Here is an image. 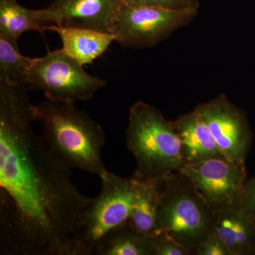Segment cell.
<instances>
[{
    "instance_id": "1",
    "label": "cell",
    "mask_w": 255,
    "mask_h": 255,
    "mask_svg": "<svg viewBox=\"0 0 255 255\" xmlns=\"http://www.w3.org/2000/svg\"><path fill=\"white\" fill-rule=\"evenodd\" d=\"M27 90L0 80V255H71L89 198L33 130Z\"/></svg>"
},
{
    "instance_id": "2",
    "label": "cell",
    "mask_w": 255,
    "mask_h": 255,
    "mask_svg": "<svg viewBox=\"0 0 255 255\" xmlns=\"http://www.w3.org/2000/svg\"><path fill=\"white\" fill-rule=\"evenodd\" d=\"M32 116L46 145L69 167L99 177L108 172L102 159L105 132L75 102L47 100L33 105Z\"/></svg>"
},
{
    "instance_id": "3",
    "label": "cell",
    "mask_w": 255,
    "mask_h": 255,
    "mask_svg": "<svg viewBox=\"0 0 255 255\" xmlns=\"http://www.w3.org/2000/svg\"><path fill=\"white\" fill-rule=\"evenodd\" d=\"M128 149L135 157L134 177L164 178L185 164L182 145L172 122L142 101L130 109L127 130Z\"/></svg>"
},
{
    "instance_id": "4",
    "label": "cell",
    "mask_w": 255,
    "mask_h": 255,
    "mask_svg": "<svg viewBox=\"0 0 255 255\" xmlns=\"http://www.w3.org/2000/svg\"><path fill=\"white\" fill-rule=\"evenodd\" d=\"M100 194L88 201L75 220L71 255H95L109 235L128 223L136 180L107 172L100 177Z\"/></svg>"
},
{
    "instance_id": "5",
    "label": "cell",
    "mask_w": 255,
    "mask_h": 255,
    "mask_svg": "<svg viewBox=\"0 0 255 255\" xmlns=\"http://www.w3.org/2000/svg\"><path fill=\"white\" fill-rule=\"evenodd\" d=\"M157 220L167 237L189 248L193 254L214 232V213L179 171L164 177Z\"/></svg>"
},
{
    "instance_id": "6",
    "label": "cell",
    "mask_w": 255,
    "mask_h": 255,
    "mask_svg": "<svg viewBox=\"0 0 255 255\" xmlns=\"http://www.w3.org/2000/svg\"><path fill=\"white\" fill-rule=\"evenodd\" d=\"M106 84L62 49L33 58L26 79L28 90L43 92L47 100L75 102L90 100Z\"/></svg>"
},
{
    "instance_id": "7",
    "label": "cell",
    "mask_w": 255,
    "mask_h": 255,
    "mask_svg": "<svg viewBox=\"0 0 255 255\" xmlns=\"http://www.w3.org/2000/svg\"><path fill=\"white\" fill-rule=\"evenodd\" d=\"M198 10L132 6L124 2L116 18L112 34L115 41L123 47H152L190 23Z\"/></svg>"
},
{
    "instance_id": "8",
    "label": "cell",
    "mask_w": 255,
    "mask_h": 255,
    "mask_svg": "<svg viewBox=\"0 0 255 255\" xmlns=\"http://www.w3.org/2000/svg\"><path fill=\"white\" fill-rule=\"evenodd\" d=\"M179 172L189 179L214 214L241 209L246 184L244 164L215 157L187 162Z\"/></svg>"
},
{
    "instance_id": "9",
    "label": "cell",
    "mask_w": 255,
    "mask_h": 255,
    "mask_svg": "<svg viewBox=\"0 0 255 255\" xmlns=\"http://www.w3.org/2000/svg\"><path fill=\"white\" fill-rule=\"evenodd\" d=\"M221 153L226 158L244 164L249 146L246 119L225 95L197 106Z\"/></svg>"
},
{
    "instance_id": "10",
    "label": "cell",
    "mask_w": 255,
    "mask_h": 255,
    "mask_svg": "<svg viewBox=\"0 0 255 255\" xmlns=\"http://www.w3.org/2000/svg\"><path fill=\"white\" fill-rule=\"evenodd\" d=\"M123 4V0H53L43 9L48 27L72 26L112 34Z\"/></svg>"
},
{
    "instance_id": "11",
    "label": "cell",
    "mask_w": 255,
    "mask_h": 255,
    "mask_svg": "<svg viewBox=\"0 0 255 255\" xmlns=\"http://www.w3.org/2000/svg\"><path fill=\"white\" fill-rule=\"evenodd\" d=\"M135 179V197L128 225L142 234L161 239L166 235L159 226L157 213L164 177Z\"/></svg>"
},
{
    "instance_id": "12",
    "label": "cell",
    "mask_w": 255,
    "mask_h": 255,
    "mask_svg": "<svg viewBox=\"0 0 255 255\" xmlns=\"http://www.w3.org/2000/svg\"><path fill=\"white\" fill-rule=\"evenodd\" d=\"M172 123L180 140L185 163L225 157L197 109Z\"/></svg>"
},
{
    "instance_id": "13",
    "label": "cell",
    "mask_w": 255,
    "mask_h": 255,
    "mask_svg": "<svg viewBox=\"0 0 255 255\" xmlns=\"http://www.w3.org/2000/svg\"><path fill=\"white\" fill-rule=\"evenodd\" d=\"M48 30L58 33L63 43L62 50L83 66L93 63L115 41L112 33L88 28L53 25Z\"/></svg>"
},
{
    "instance_id": "14",
    "label": "cell",
    "mask_w": 255,
    "mask_h": 255,
    "mask_svg": "<svg viewBox=\"0 0 255 255\" xmlns=\"http://www.w3.org/2000/svg\"><path fill=\"white\" fill-rule=\"evenodd\" d=\"M214 231L233 255L255 253V219L242 208L215 214Z\"/></svg>"
},
{
    "instance_id": "15",
    "label": "cell",
    "mask_w": 255,
    "mask_h": 255,
    "mask_svg": "<svg viewBox=\"0 0 255 255\" xmlns=\"http://www.w3.org/2000/svg\"><path fill=\"white\" fill-rule=\"evenodd\" d=\"M48 27L44 9H28L16 0H0V35L18 41L24 32L43 35Z\"/></svg>"
},
{
    "instance_id": "16",
    "label": "cell",
    "mask_w": 255,
    "mask_h": 255,
    "mask_svg": "<svg viewBox=\"0 0 255 255\" xmlns=\"http://www.w3.org/2000/svg\"><path fill=\"white\" fill-rule=\"evenodd\" d=\"M158 240L126 225L109 235L95 255H156Z\"/></svg>"
},
{
    "instance_id": "17",
    "label": "cell",
    "mask_w": 255,
    "mask_h": 255,
    "mask_svg": "<svg viewBox=\"0 0 255 255\" xmlns=\"http://www.w3.org/2000/svg\"><path fill=\"white\" fill-rule=\"evenodd\" d=\"M17 41L0 35V80L26 87L33 58L21 54Z\"/></svg>"
},
{
    "instance_id": "18",
    "label": "cell",
    "mask_w": 255,
    "mask_h": 255,
    "mask_svg": "<svg viewBox=\"0 0 255 255\" xmlns=\"http://www.w3.org/2000/svg\"><path fill=\"white\" fill-rule=\"evenodd\" d=\"M125 4L132 6H152L164 9H199V0H123Z\"/></svg>"
},
{
    "instance_id": "19",
    "label": "cell",
    "mask_w": 255,
    "mask_h": 255,
    "mask_svg": "<svg viewBox=\"0 0 255 255\" xmlns=\"http://www.w3.org/2000/svg\"><path fill=\"white\" fill-rule=\"evenodd\" d=\"M194 255H233L229 248L215 231L208 236L204 241L201 242L196 248Z\"/></svg>"
},
{
    "instance_id": "20",
    "label": "cell",
    "mask_w": 255,
    "mask_h": 255,
    "mask_svg": "<svg viewBox=\"0 0 255 255\" xmlns=\"http://www.w3.org/2000/svg\"><path fill=\"white\" fill-rule=\"evenodd\" d=\"M192 252L167 236L158 240L156 255H189Z\"/></svg>"
},
{
    "instance_id": "21",
    "label": "cell",
    "mask_w": 255,
    "mask_h": 255,
    "mask_svg": "<svg viewBox=\"0 0 255 255\" xmlns=\"http://www.w3.org/2000/svg\"><path fill=\"white\" fill-rule=\"evenodd\" d=\"M241 208L255 219V177L246 182Z\"/></svg>"
}]
</instances>
